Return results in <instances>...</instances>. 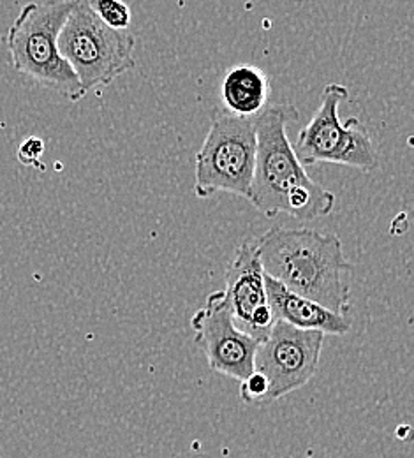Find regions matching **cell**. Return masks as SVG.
Wrapping results in <instances>:
<instances>
[{"mask_svg": "<svg viewBox=\"0 0 414 458\" xmlns=\"http://www.w3.org/2000/svg\"><path fill=\"white\" fill-rule=\"evenodd\" d=\"M268 303L275 321L288 323L298 330L321 332L323 335H346L351 330L350 316L335 314L323 305L301 298L277 281L265 277Z\"/></svg>", "mask_w": 414, "mask_h": 458, "instance_id": "obj_10", "label": "cell"}, {"mask_svg": "<svg viewBox=\"0 0 414 458\" xmlns=\"http://www.w3.org/2000/svg\"><path fill=\"white\" fill-rule=\"evenodd\" d=\"M348 96V87L341 83H328L323 89L317 112L300 131L293 145L303 166L330 163L363 173L377 168V152L368 129L355 116L348 122L339 116V108Z\"/></svg>", "mask_w": 414, "mask_h": 458, "instance_id": "obj_6", "label": "cell"}, {"mask_svg": "<svg viewBox=\"0 0 414 458\" xmlns=\"http://www.w3.org/2000/svg\"><path fill=\"white\" fill-rule=\"evenodd\" d=\"M45 154V141L38 136H30L27 138L20 148H18V161L23 166H32V168H39L45 170V166L41 165V157Z\"/></svg>", "mask_w": 414, "mask_h": 458, "instance_id": "obj_14", "label": "cell"}, {"mask_svg": "<svg viewBox=\"0 0 414 458\" xmlns=\"http://www.w3.org/2000/svg\"><path fill=\"white\" fill-rule=\"evenodd\" d=\"M270 80L266 72L250 64H240L226 71L221 83L224 112L238 118H258L268 106Z\"/></svg>", "mask_w": 414, "mask_h": 458, "instance_id": "obj_11", "label": "cell"}, {"mask_svg": "<svg viewBox=\"0 0 414 458\" xmlns=\"http://www.w3.org/2000/svg\"><path fill=\"white\" fill-rule=\"evenodd\" d=\"M97 18L115 30H127L132 21L131 7L123 0H89Z\"/></svg>", "mask_w": 414, "mask_h": 458, "instance_id": "obj_12", "label": "cell"}, {"mask_svg": "<svg viewBox=\"0 0 414 458\" xmlns=\"http://www.w3.org/2000/svg\"><path fill=\"white\" fill-rule=\"evenodd\" d=\"M265 274L301 298L348 316L353 263L344 256L341 238L316 229L274 226L256 238Z\"/></svg>", "mask_w": 414, "mask_h": 458, "instance_id": "obj_2", "label": "cell"}, {"mask_svg": "<svg viewBox=\"0 0 414 458\" xmlns=\"http://www.w3.org/2000/svg\"><path fill=\"white\" fill-rule=\"evenodd\" d=\"M325 344L321 332L298 330L275 321L254 354V372L268 383L266 403L303 388L317 372Z\"/></svg>", "mask_w": 414, "mask_h": 458, "instance_id": "obj_7", "label": "cell"}, {"mask_svg": "<svg viewBox=\"0 0 414 458\" xmlns=\"http://www.w3.org/2000/svg\"><path fill=\"white\" fill-rule=\"evenodd\" d=\"M266 395H268V383L258 372H252L247 379L240 383V399L247 405H263L266 403Z\"/></svg>", "mask_w": 414, "mask_h": 458, "instance_id": "obj_13", "label": "cell"}, {"mask_svg": "<svg viewBox=\"0 0 414 458\" xmlns=\"http://www.w3.org/2000/svg\"><path fill=\"white\" fill-rule=\"evenodd\" d=\"M265 270L258 256L256 238L243 240L226 270L223 289L240 330L261 343L275 323L265 287Z\"/></svg>", "mask_w": 414, "mask_h": 458, "instance_id": "obj_9", "label": "cell"}, {"mask_svg": "<svg viewBox=\"0 0 414 458\" xmlns=\"http://www.w3.org/2000/svg\"><path fill=\"white\" fill-rule=\"evenodd\" d=\"M136 38L105 25L89 0H76L59 36V52L80 81L83 98L112 85L134 67Z\"/></svg>", "mask_w": 414, "mask_h": 458, "instance_id": "obj_4", "label": "cell"}, {"mask_svg": "<svg viewBox=\"0 0 414 458\" xmlns=\"http://www.w3.org/2000/svg\"><path fill=\"white\" fill-rule=\"evenodd\" d=\"M76 0L29 2L9 27L4 43L13 67L45 89L78 103L81 87L59 52V36Z\"/></svg>", "mask_w": 414, "mask_h": 458, "instance_id": "obj_3", "label": "cell"}, {"mask_svg": "<svg viewBox=\"0 0 414 458\" xmlns=\"http://www.w3.org/2000/svg\"><path fill=\"white\" fill-rule=\"evenodd\" d=\"M256 166V118L217 108L196 154L194 194L201 199L228 192L249 201Z\"/></svg>", "mask_w": 414, "mask_h": 458, "instance_id": "obj_5", "label": "cell"}, {"mask_svg": "<svg viewBox=\"0 0 414 458\" xmlns=\"http://www.w3.org/2000/svg\"><path fill=\"white\" fill-rule=\"evenodd\" d=\"M298 120L293 105H274L256 118V166L249 203L265 217L290 216L316 221L330 216L335 194L312 180L296 157L288 127Z\"/></svg>", "mask_w": 414, "mask_h": 458, "instance_id": "obj_1", "label": "cell"}, {"mask_svg": "<svg viewBox=\"0 0 414 458\" xmlns=\"http://www.w3.org/2000/svg\"><path fill=\"white\" fill-rule=\"evenodd\" d=\"M190 328L214 372L238 383L254 372V354L259 343L238 328L223 289L208 294L205 305L190 318Z\"/></svg>", "mask_w": 414, "mask_h": 458, "instance_id": "obj_8", "label": "cell"}]
</instances>
